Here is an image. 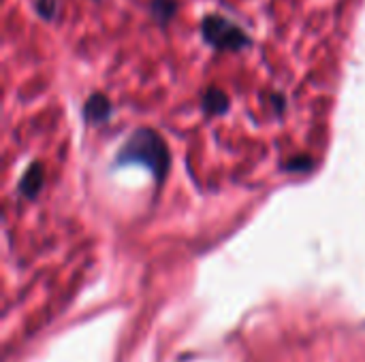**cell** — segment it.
I'll return each mask as SVG.
<instances>
[{"instance_id":"ba28073f","label":"cell","mask_w":365,"mask_h":362,"mask_svg":"<svg viewBox=\"0 0 365 362\" xmlns=\"http://www.w3.org/2000/svg\"><path fill=\"white\" fill-rule=\"evenodd\" d=\"M284 169H286V171H293V173H308V171L312 169V160H310L308 156H297V158H293L291 162H286Z\"/></svg>"},{"instance_id":"9c48e42d","label":"cell","mask_w":365,"mask_h":362,"mask_svg":"<svg viewBox=\"0 0 365 362\" xmlns=\"http://www.w3.org/2000/svg\"><path fill=\"white\" fill-rule=\"evenodd\" d=\"M276 109H278V111L284 109V98H282V96H276Z\"/></svg>"},{"instance_id":"8992f818","label":"cell","mask_w":365,"mask_h":362,"mask_svg":"<svg viewBox=\"0 0 365 362\" xmlns=\"http://www.w3.org/2000/svg\"><path fill=\"white\" fill-rule=\"evenodd\" d=\"M178 11V0H152V16L158 24H167L173 20Z\"/></svg>"},{"instance_id":"52a82bcc","label":"cell","mask_w":365,"mask_h":362,"mask_svg":"<svg viewBox=\"0 0 365 362\" xmlns=\"http://www.w3.org/2000/svg\"><path fill=\"white\" fill-rule=\"evenodd\" d=\"M58 11V3L56 0H37V13L43 20H54Z\"/></svg>"},{"instance_id":"3957f363","label":"cell","mask_w":365,"mask_h":362,"mask_svg":"<svg viewBox=\"0 0 365 362\" xmlns=\"http://www.w3.org/2000/svg\"><path fill=\"white\" fill-rule=\"evenodd\" d=\"M111 115V102L105 94H92L88 100H86V107H83V117L88 119L90 124H103L107 122Z\"/></svg>"},{"instance_id":"5b68a950","label":"cell","mask_w":365,"mask_h":362,"mask_svg":"<svg viewBox=\"0 0 365 362\" xmlns=\"http://www.w3.org/2000/svg\"><path fill=\"white\" fill-rule=\"evenodd\" d=\"M203 109L209 115H220L228 109V96L218 88H209L203 96Z\"/></svg>"},{"instance_id":"6da1fadb","label":"cell","mask_w":365,"mask_h":362,"mask_svg":"<svg viewBox=\"0 0 365 362\" xmlns=\"http://www.w3.org/2000/svg\"><path fill=\"white\" fill-rule=\"evenodd\" d=\"M117 160L120 162H139V164H146L156 175L158 181L169 171V152H167V145L161 139V135L154 133V131H150V128H141V131L133 133L131 139L127 141V145L122 147V152L117 154Z\"/></svg>"},{"instance_id":"7a4b0ae2","label":"cell","mask_w":365,"mask_h":362,"mask_svg":"<svg viewBox=\"0 0 365 362\" xmlns=\"http://www.w3.org/2000/svg\"><path fill=\"white\" fill-rule=\"evenodd\" d=\"M201 32L209 45H214L216 49H222V52H239L241 47H246L250 43L246 32L220 16L205 18L201 24Z\"/></svg>"},{"instance_id":"277c9868","label":"cell","mask_w":365,"mask_h":362,"mask_svg":"<svg viewBox=\"0 0 365 362\" xmlns=\"http://www.w3.org/2000/svg\"><path fill=\"white\" fill-rule=\"evenodd\" d=\"M43 179H45L43 167L37 162V164H33V167L24 173V177H22V181H20V192H22L26 198H35V196L39 194V190L43 188Z\"/></svg>"}]
</instances>
